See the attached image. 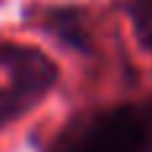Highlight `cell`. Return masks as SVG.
Segmentation results:
<instances>
[{"label":"cell","instance_id":"obj_3","mask_svg":"<svg viewBox=\"0 0 152 152\" xmlns=\"http://www.w3.org/2000/svg\"><path fill=\"white\" fill-rule=\"evenodd\" d=\"M24 19L27 24H32L35 29H40L43 35H48L56 45L72 51V53H83L88 56L94 51V37H91V27H88V13L80 5H43V3H32L24 8Z\"/></svg>","mask_w":152,"mask_h":152},{"label":"cell","instance_id":"obj_1","mask_svg":"<svg viewBox=\"0 0 152 152\" xmlns=\"http://www.w3.org/2000/svg\"><path fill=\"white\" fill-rule=\"evenodd\" d=\"M40 152H152V107L123 102L80 110Z\"/></svg>","mask_w":152,"mask_h":152},{"label":"cell","instance_id":"obj_4","mask_svg":"<svg viewBox=\"0 0 152 152\" xmlns=\"http://www.w3.org/2000/svg\"><path fill=\"white\" fill-rule=\"evenodd\" d=\"M136 43L152 56V0H120Z\"/></svg>","mask_w":152,"mask_h":152},{"label":"cell","instance_id":"obj_2","mask_svg":"<svg viewBox=\"0 0 152 152\" xmlns=\"http://www.w3.org/2000/svg\"><path fill=\"white\" fill-rule=\"evenodd\" d=\"M59 75V64L43 48L0 37V131L40 107Z\"/></svg>","mask_w":152,"mask_h":152}]
</instances>
